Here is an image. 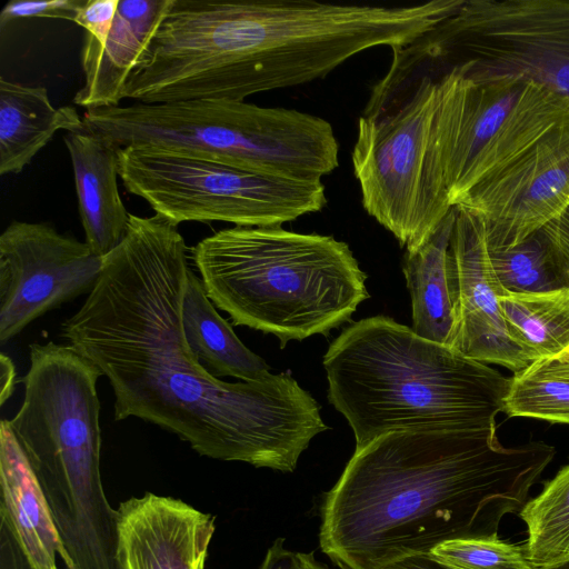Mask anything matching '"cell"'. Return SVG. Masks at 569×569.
Here are the masks:
<instances>
[{
    "mask_svg": "<svg viewBox=\"0 0 569 569\" xmlns=\"http://www.w3.org/2000/svg\"><path fill=\"white\" fill-rule=\"evenodd\" d=\"M518 513L527 526L525 550L535 569L569 560V463Z\"/></svg>",
    "mask_w": 569,
    "mask_h": 569,
    "instance_id": "cell-22",
    "label": "cell"
},
{
    "mask_svg": "<svg viewBox=\"0 0 569 569\" xmlns=\"http://www.w3.org/2000/svg\"><path fill=\"white\" fill-rule=\"evenodd\" d=\"M452 12L313 0H173L124 98L154 104L244 100L323 78L373 47L407 46Z\"/></svg>",
    "mask_w": 569,
    "mask_h": 569,
    "instance_id": "cell-3",
    "label": "cell"
},
{
    "mask_svg": "<svg viewBox=\"0 0 569 569\" xmlns=\"http://www.w3.org/2000/svg\"><path fill=\"white\" fill-rule=\"evenodd\" d=\"M455 208L448 250L455 309L450 347L476 361L521 371L535 359L508 331L499 303L507 291L492 270L483 222L469 210L460 206Z\"/></svg>",
    "mask_w": 569,
    "mask_h": 569,
    "instance_id": "cell-13",
    "label": "cell"
},
{
    "mask_svg": "<svg viewBox=\"0 0 569 569\" xmlns=\"http://www.w3.org/2000/svg\"><path fill=\"white\" fill-rule=\"evenodd\" d=\"M120 0H84L74 22L86 30L81 53L102 47L112 28Z\"/></svg>",
    "mask_w": 569,
    "mask_h": 569,
    "instance_id": "cell-26",
    "label": "cell"
},
{
    "mask_svg": "<svg viewBox=\"0 0 569 569\" xmlns=\"http://www.w3.org/2000/svg\"><path fill=\"white\" fill-rule=\"evenodd\" d=\"M260 569H328L319 562L315 552L292 551L284 548V539L278 538L268 549Z\"/></svg>",
    "mask_w": 569,
    "mask_h": 569,
    "instance_id": "cell-29",
    "label": "cell"
},
{
    "mask_svg": "<svg viewBox=\"0 0 569 569\" xmlns=\"http://www.w3.org/2000/svg\"><path fill=\"white\" fill-rule=\"evenodd\" d=\"M0 513L34 569H58L60 539L44 493L7 419L0 423Z\"/></svg>",
    "mask_w": 569,
    "mask_h": 569,
    "instance_id": "cell-17",
    "label": "cell"
},
{
    "mask_svg": "<svg viewBox=\"0 0 569 569\" xmlns=\"http://www.w3.org/2000/svg\"><path fill=\"white\" fill-rule=\"evenodd\" d=\"M562 288L569 289V207L541 230Z\"/></svg>",
    "mask_w": 569,
    "mask_h": 569,
    "instance_id": "cell-28",
    "label": "cell"
},
{
    "mask_svg": "<svg viewBox=\"0 0 569 569\" xmlns=\"http://www.w3.org/2000/svg\"><path fill=\"white\" fill-rule=\"evenodd\" d=\"M452 69L475 82L525 77L569 98V0H466L431 30L392 49L381 83L405 96Z\"/></svg>",
    "mask_w": 569,
    "mask_h": 569,
    "instance_id": "cell-7",
    "label": "cell"
},
{
    "mask_svg": "<svg viewBox=\"0 0 569 569\" xmlns=\"http://www.w3.org/2000/svg\"><path fill=\"white\" fill-rule=\"evenodd\" d=\"M63 140L73 168L84 242L106 257L124 239L130 219L118 189V148L86 130L67 132Z\"/></svg>",
    "mask_w": 569,
    "mask_h": 569,
    "instance_id": "cell-16",
    "label": "cell"
},
{
    "mask_svg": "<svg viewBox=\"0 0 569 569\" xmlns=\"http://www.w3.org/2000/svg\"><path fill=\"white\" fill-rule=\"evenodd\" d=\"M117 511V569H204L214 516L152 492Z\"/></svg>",
    "mask_w": 569,
    "mask_h": 569,
    "instance_id": "cell-14",
    "label": "cell"
},
{
    "mask_svg": "<svg viewBox=\"0 0 569 569\" xmlns=\"http://www.w3.org/2000/svg\"><path fill=\"white\" fill-rule=\"evenodd\" d=\"M104 257L44 222H11L0 236V342L96 287Z\"/></svg>",
    "mask_w": 569,
    "mask_h": 569,
    "instance_id": "cell-11",
    "label": "cell"
},
{
    "mask_svg": "<svg viewBox=\"0 0 569 569\" xmlns=\"http://www.w3.org/2000/svg\"><path fill=\"white\" fill-rule=\"evenodd\" d=\"M439 83L422 80L395 110L358 120L353 173L367 213L406 250L417 249L452 206L431 161Z\"/></svg>",
    "mask_w": 569,
    "mask_h": 569,
    "instance_id": "cell-10",
    "label": "cell"
},
{
    "mask_svg": "<svg viewBox=\"0 0 569 569\" xmlns=\"http://www.w3.org/2000/svg\"><path fill=\"white\" fill-rule=\"evenodd\" d=\"M433 82L431 161L452 207L569 120V98L525 77L475 82L452 69Z\"/></svg>",
    "mask_w": 569,
    "mask_h": 569,
    "instance_id": "cell-8",
    "label": "cell"
},
{
    "mask_svg": "<svg viewBox=\"0 0 569 569\" xmlns=\"http://www.w3.org/2000/svg\"><path fill=\"white\" fill-rule=\"evenodd\" d=\"M428 556L447 569H535L525 546L501 540L498 535L445 541Z\"/></svg>",
    "mask_w": 569,
    "mask_h": 569,
    "instance_id": "cell-25",
    "label": "cell"
},
{
    "mask_svg": "<svg viewBox=\"0 0 569 569\" xmlns=\"http://www.w3.org/2000/svg\"><path fill=\"white\" fill-rule=\"evenodd\" d=\"M0 368H1V390H0V403L1 406L13 395L16 389L17 371L12 360L1 352L0 355Z\"/></svg>",
    "mask_w": 569,
    "mask_h": 569,
    "instance_id": "cell-32",
    "label": "cell"
},
{
    "mask_svg": "<svg viewBox=\"0 0 569 569\" xmlns=\"http://www.w3.org/2000/svg\"><path fill=\"white\" fill-rule=\"evenodd\" d=\"M126 189L174 224L224 221L237 227H273L320 211L321 180H291L212 159L143 146L118 148Z\"/></svg>",
    "mask_w": 569,
    "mask_h": 569,
    "instance_id": "cell-9",
    "label": "cell"
},
{
    "mask_svg": "<svg viewBox=\"0 0 569 569\" xmlns=\"http://www.w3.org/2000/svg\"><path fill=\"white\" fill-rule=\"evenodd\" d=\"M0 569H34L20 547L9 521L1 513Z\"/></svg>",
    "mask_w": 569,
    "mask_h": 569,
    "instance_id": "cell-30",
    "label": "cell"
},
{
    "mask_svg": "<svg viewBox=\"0 0 569 569\" xmlns=\"http://www.w3.org/2000/svg\"><path fill=\"white\" fill-rule=\"evenodd\" d=\"M502 412L569 425V380L518 371L510 378Z\"/></svg>",
    "mask_w": 569,
    "mask_h": 569,
    "instance_id": "cell-24",
    "label": "cell"
},
{
    "mask_svg": "<svg viewBox=\"0 0 569 569\" xmlns=\"http://www.w3.org/2000/svg\"><path fill=\"white\" fill-rule=\"evenodd\" d=\"M59 130L84 131L73 107H53L44 87L0 79L1 176L21 172Z\"/></svg>",
    "mask_w": 569,
    "mask_h": 569,
    "instance_id": "cell-18",
    "label": "cell"
},
{
    "mask_svg": "<svg viewBox=\"0 0 569 569\" xmlns=\"http://www.w3.org/2000/svg\"><path fill=\"white\" fill-rule=\"evenodd\" d=\"M488 253L492 270L507 292L532 293L562 288L540 230L511 248L488 247Z\"/></svg>",
    "mask_w": 569,
    "mask_h": 569,
    "instance_id": "cell-23",
    "label": "cell"
},
{
    "mask_svg": "<svg viewBox=\"0 0 569 569\" xmlns=\"http://www.w3.org/2000/svg\"><path fill=\"white\" fill-rule=\"evenodd\" d=\"M500 308L512 339L535 361L569 348V289L532 293L507 292Z\"/></svg>",
    "mask_w": 569,
    "mask_h": 569,
    "instance_id": "cell-21",
    "label": "cell"
},
{
    "mask_svg": "<svg viewBox=\"0 0 569 569\" xmlns=\"http://www.w3.org/2000/svg\"><path fill=\"white\" fill-rule=\"evenodd\" d=\"M385 569H447L428 555L411 557L388 566Z\"/></svg>",
    "mask_w": 569,
    "mask_h": 569,
    "instance_id": "cell-33",
    "label": "cell"
},
{
    "mask_svg": "<svg viewBox=\"0 0 569 569\" xmlns=\"http://www.w3.org/2000/svg\"><path fill=\"white\" fill-rule=\"evenodd\" d=\"M539 569H569V560L561 562L559 565L547 567V568H539Z\"/></svg>",
    "mask_w": 569,
    "mask_h": 569,
    "instance_id": "cell-34",
    "label": "cell"
},
{
    "mask_svg": "<svg viewBox=\"0 0 569 569\" xmlns=\"http://www.w3.org/2000/svg\"><path fill=\"white\" fill-rule=\"evenodd\" d=\"M478 216L490 248H511L569 207V120L472 188L457 204Z\"/></svg>",
    "mask_w": 569,
    "mask_h": 569,
    "instance_id": "cell-12",
    "label": "cell"
},
{
    "mask_svg": "<svg viewBox=\"0 0 569 569\" xmlns=\"http://www.w3.org/2000/svg\"><path fill=\"white\" fill-rule=\"evenodd\" d=\"M181 322L190 350L212 376L258 381L271 375L266 361L248 349L218 313L191 267L181 303Z\"/></svg>",
    "mask_w": 569,
    "mask_h": 569,
    "instance_id": "cell-20",
    "label": "cell"
},
{
    "mask_svg": "<svg viewBox=\"0 0 569 569\" xmlns=\"http://www.w3.org/2000/svg\"><path fill=\"white\" fill-rule=\"evenodd\" d=\"M173 0H120L102 47L81 53L84 82L73 102L86 110L116 107Z\"/></svg>",
    "mask_w": 569,
    "mask_h": 569,
    "instance_id": "cell-15",
    "label": "cell"
},
{
    "mask_svg": "<svg viewBox=\"0 0 569 569\" xmlns=\"http://www.w3.org/2000/svg\"><path fill=\"white\" fill-rule=\"evenodd\" d=\"M84 0H51L8 2L0 13V27L3 29L13 20L22 18L66 19L74 22L78 11Z\"/></svg>",
    "mask_w": 569,
    "mask_h": 569,
    "instance_id": "cell-27",
    "label": "cell"
},
{
    "mask_svg": "<svg viewBox=\"0 0 569 569\" xmlns=\"http://www.w3.org/2000/svg\"><path fill=\"white\" fill-rule=\"evenodd\" d=\"M204 290L233 325L280 340L328 335L367 298V274L331 236L273 227L222 229L191 248Z\"/></svg>",
    "mask_w": 569,
    "mask_h": 569,
    "instance_id": "cell-5",
    "label": "cell"
},
{
    "mask_svg": "<svg viewBox=\"0 0 569 569\" xmlns=\"http://www.w3.org/2000/svg\"><path fill=\"white\" fill-rule=\"evenodd\" d=\"M188 247L178 226L130 213L122 242L61 337L107 377L114 420L142 419L200 456L291 472L329 427L289 373L227 382L190 350L181 322Z\"/></svg>",
    "mask_w": 569,
    "mask_h": 569,
    "instance_id": "cell-1",
    "label": "cell"
},
{
    "mask_svg": "<svg viewBox=\"0 0 569 569\" xmlns=\"http://www.w3.org/2000/svg\"><path fill=\"white\" fill-rule=\"evenodd\" d=\"M522 371L569 380V348L557 356L539 359Z\"/></svg>",
    "mask_w": 569,
    "mask_h": 569,
    "instance_id": "cell-31",
    "label": "cell"
},
{
    "mask_svg": "<svg viewBox=\"0 0 569 569\" xmlns=\"http://www.w3.org/2000/svg\"><path fill=\"white\" fill-rule=\"evenodd\" d=\"M82 120L116 148L152 147L291 180H321L339 164L330 122L244 100L134 102L88 109Z\"/></svg>",
    "mask_w": 569,
    "mask_h": 569,
    "instance_id": "cell-6",
    "label": "cell"
},
{
    "mask_svg": "<svg viewBox=\"0 0 569 569\" xmlns=\"http://www.w3.org/2000/svg\"><path fill=\"white\" fill-rule=\"evenodd\" d=\"M328 400L356 449L391 432L496 430L510 378L393 319L352 322L323 356Z\"/></svg>",
    "mask_w": 569,
    "mask_h": 569,
    "instance_id": "cell-4",
    "label": "cell"
},
{
    "mask_svg": "<svg viewBox=\"0 0 569 569\" xmlns=\"http://www.w3.org/2000/svg\"><path fill=\"white\" fill-rule=\"evenodd\" d=\"M456 219L455 206L415 250H406L402 270L411 297L412 327L419 337L450 347L455 309L448 250Z\"/></svg>",
    "mask_w": 569,
    "mask_h": 569,
    "instance_id": "cell-19",
    "label": "cell"
},
{
    "mask_svg": "<svg viewBox=\"0 0 569 569\" xmlns=\"http://www.w3.org/2000/svg\"><path fill=\"white\" fill-rule=\"evenodd\" d=\"M496 430H409L356 449L325 495L320 548L341 569H385L438 545L498 535L555 457Z\"/></svg>",
    "mask_w": 569,
    "mask_h": 569,
    "instance_id": "cell-2",
    "label": "cell"
}]
</instances>
